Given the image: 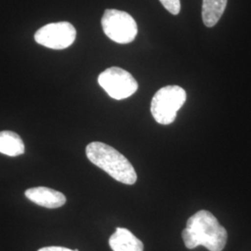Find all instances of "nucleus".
Segmentation results:
<instances>
[{
    "label": "nucleus",
    "instance_id": "obj_1",
    "mask_svg": "<svg viewBox=\"0 0 251 251\" xmlns=\"http://www.w3.org/2000/svg\"><path fill=\"white\" fill-rule=\"evenodd\" d=\"M181 235L189 250L204 246L209 251H223L228 239L225 227L207 210H199L191 216Z\"/></svg>",
    "mask_w": 251,
    "mask_h": 251
},
{
    "label": "nucleus",
    "instance_id": "obj_2",
    "mask_svg": "<svg viewBox=\"0 0 251 251\" xmlns=\"http://www.w3.org/2000/svg\"><path fill=\"white\" fill-rule=\"evenodd\" d=\"M86 153L92 164L105 171L113 179L127 185L136 182L137 174L133 166L112 146L93 142L87 146Z\"/></svg>",
    "mask_w": 251,
    "mask_h": 251
},
{
    "label": "nucleus",
    "instance_id": "obj_3",
    "mask_svg": "<svg viewBox=\"0 0 251 251\" xmlns=\"http://www.w3.org/2000/svg\"><path fill=\"white\" fill-rule=\"evenodd\" d=\"M186 101V91L179 86H167L152 97L151 113L154 120L161 125H170Z\"/></svg>",
    "mask_w": 251,
    "mask_h": 251
},
{
    "label": "nucleus",
    "instance_id": "obj_4",
    "mask_svg": "<svg viewBox=\"0 0 251 251\" xmlns=\"http://www.w3.org/2000/svg\"><path fill=\"white\" fill-rule=\"evenodd\" d=\"M101 26L106 36L118 44L132 42L138 34V26L132 16L118 9H106L101 19Z\"/></svg>",
    "mask_w": 251,
    "mask_h": 251
},
{
    "label": "nucleus",
    "instance_id": "obj_5",
    "mask_svg": "<svg viewBox=\"0 0 251 251\" xmlns=\"http://www.w3.org/2000/svg\"><path fill=\"white\" fill-rule=\"evenodd\" d=\"M98 82L108 95L116 100L130 97L139 88L132 75L119 67H111L100 73Z\"/></svg>",
    "mask_w": 251,
    "mask_h": 251
},
{
    "label": "nucleus",
    "instance_id": "obj_6",
    "mask_svg": "<svg viewBox=\"0 0 251 251\" xmlns=\"http://www.w3.org/2000/svg\"><path fill=\"white\" fill-rule=\"evenodd\" d=\"M76 37V30L68 22L47 25L38 29L35 40L39 45L52 50H64L72 45Z\"/></svg>",
    "mask_w": 251,
    "mask_h": 251
},
{
    "label": "nucleus",
    "instance_id": "obj_7",
    "mask_svg": "<svg viewBox=\"0 0 251 251\" xmlns=\"http://www.w3.org/2000/svg\"><path fill=\"white\" fill-rule=\"evenodd\" d=\"M25 197L38 206L47 208H58L66 202L63 193L48 187H35L25 191Z\"/></svg>",
    "mask_w": 251,
    "mask_h": 251
},
{
    "label": "nucleus",
    "instance_id": "obj_8",
    "mask_svg": "<svg viewBox=\"0 0 251 251\" xmlns=\"http://www.w3.org/2000/svg\"><path fill=\"white\" fill-rule=\"evenodd\" d=\"M113 251H144V244L125 228H117L109 239Z\"/></svg>",
    "mask_w": 251,
    "mask_h": 251
},
{
    "label": "nucleus",
    "instance_id": "obj_9",
    "mask_svg": "<svg viewBox=\"0 0 251 251\" xmlns=\"http://www.w3.org/2000/svg\"><path fill=\"white\" fill-rule=\"evenodd\" d=\"M228 0H203L202 19L206 27L218 24L225 12Z\"/></svg>",
    "mask_w": 251,
    "mask_h": 251
},
{
    "label": "nucleus",
    "instance_id": "obj_10",
    "mask_svg": "<svg viewBox=\"0 0 251 251\" xmlns=\"http://www.w3.org/2000/svg\"><path fill=\"white\" fill-rule=\"evenodd\" d=\"M25 151V144L21 137L13 131L0 132V152L9 156H18Z\"/></svg>",
    "mask_w": 251,
    "mask_h": 251
},
{
    "label": "nucleus",
    "instance_id": "obj_11",
    "mask_svg": "<svg viewBox=\"0 0 251 251\" xmlns=\"http://www.w3.org/2000/svg\"><path fill=\"white\" fill-rule=\"evenodd\" d=\"M164 8L170 11L173 15H178L180 11L179 0H159Z\"/></svg>",
    "mask_w": 251,
    "mask_h": 251
},
{
    "label": "nucleus",
    "instance_id": "obj_12",
    "mask_svg": "<svg viewBox=\"0 0 251 251\" xmlns=\"http://www.w3.org/2000/svg\"><path fill=\"white\" fill-rule=\"evenodd\" d=\"M78 251L77 250H70L67 248H63V247H45L40 249L39 251Z\"/></svg>",
    "mask_w": 251,
    "mask_h": 251
}]
</instances>
